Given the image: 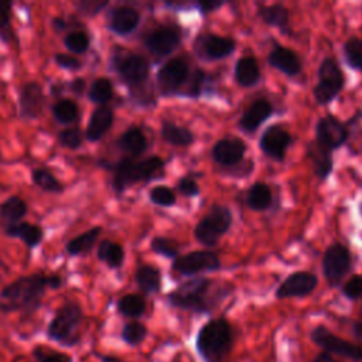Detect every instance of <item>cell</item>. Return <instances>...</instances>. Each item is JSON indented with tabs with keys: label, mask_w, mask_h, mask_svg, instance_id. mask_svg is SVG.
I'll list each match as a JSON object with an SVG mask.
<instances>
[{
	"label": "cell",
	"mask_w": 362,
	"mask_h": 362,
	"mask_svg": "<svg viewBox=\"0 0 362 362\" xmlns=\"http://www.w3.org/2000/svg\"><path fill=\"white\" fill-rule=\"evenodd\" d=\"M102 362H120V361L115 356H102Z\"/></svg>",
	"instance_id": "680465c9"
},
{
	"label": "cell",
	"mask_w": 362,
	"mask_h": 362,
	"mask_svg": "<svg viewBox=\"0 0 362 362\" xmlns=\"http://www.w3.org/2000/svg\"><path fill=\"white\" fill-rule=\"evenodd\" d=\"M164 165V161L158 156H151L148 158L136 161L130 157L122 158L113 170L112 185L117 194L124 191L127 187L147 181L153 178Z\"/></svg>",
	"instance_id": "277c9868"
},
{
	"label": "cell",
	"mask_w": 362,
	"mask_h": 362,
	"mask_svg": "<svg viewBox=\"0 0 362 362\" xmlns=\"http://www.w3.org/2000/svg\"><path fill=\"white\" fill-rule=\"evenodd\" d=\"M31 180L35 185H38L41 189L47 192H61L62 185L61 182L54 177V174L45 168H35L31 171Z\"/></svg>",
	"instance_id": "f35d334b"
},
{
	"label": "cell",
	"mask_w": 362,
	"mask_h": 362,
	"mask_svg": "<svg viewBox=\"0 0 362 362\" xmlns=\"http://www.w3.org/2000/svg\"><path fill=\"white\" fill-rule=\"evenodd\" d=\"M348 136L346 126L332 115L320 117L315 124V141L331 153L345 144Z\"/></svg>",
	"instance_id": "4fadbf2b"
},
{
	"label": "cell",
	"mask_w": 362,
	"mask_h": 362,
	"mask_svg": "<svg viewBox=\"0 0 362 362\" xmlns=\"http://www.w3.org/2000/svg\"><path fill=\"white\" fill-rule=\"evenodd\" d=\"M345 85L344 72L334 57L322 59L318 68V82L314 86L313 96L318 105H328L332 102Z\"/></svg>",
	"instance_id": "52a82bcc"
},
{
	"label": "cell",
	"mask_w": 362,
	"mask_h": 362,
	"mask_svg": "<svg viewBox=\"0 0 362 362\" xmlns=\"http://www.w3.org/2000/svg\"><path fill=\"white\" fill-rule=\"evenodd\" d=\"M106 4H107V1H95V0H92V1H82L81 3V8H82L83 13L93 16V14L99 13Z\"/></svg>",
	"instance_id": "f907efd6"
},
{
	"label": "cell",
	"mask_w": 362,
	"mask_h": 362,
	"mask_svg": "<svg viewBox=\"0 0 362 362\" xmlns=\"http://www.w3.org/2000/svg\"><path fill=\"white\" fill-rule=\"evenodd\" d=\"M54 119L62 124L74 123L79 116V109L76 103L71 99H59L52 106Z\"/></svg>",
	"instance_id": "d590c367"
},
{
	"label": "cell",
	"mask_w": 362,
	"mask_h": 362,
	"mask_svg": "<svg viewBox=\"0 0 362 362\" xmlns=\"http://www.w3.org/2000/svg\"><path fill=\"white\" fill-rule=\"evenodd\" d=\"M11 17V3L0 1V40L10 42L14 38V31L10 23Z\"/></svg>",
	"instance_id": "b9f144b4"
},
{
	"label": "cell",
	"mask_w": 362,
	"mask_h": 362,
	"mask_svg": "<svg viewBox=\"0 0 362 362\" xmlns=\"http://www.w3.org/2000/svg\"><path fill=\"white\" fill-rule=\"evenodd\" d=\"M117 146L120 150L129 153L130 156H140L147 148V139L141 129L129 127L117 140Z\"/></svg>",
	"instance_id": "4316f807"
},
{
	"label": "cell",
	"mask_w": 362,
	"mask_h": 362,
	"mask_svg": "<svg viewBox=\"0 0 362 362\" xmlns=\"http://www.w3.org/2000/svg\"><path fill=\"white\" fill-rule=\"evenodd\" d=\"M54 59L61 68H65L69 71H76L82 66V62L76 57L69 55V54H57L54 57Z\"/></svg>",
	"instance_id": "681fc988"
},
{
	"label": "cell",
	"mask_w": 362,
	"mask_h": 362,
	"mask_svg": "<svg viewBox=\"0 0 362 362\" xmlns=\"http://www.w3.org/2000/svg\"><path fill=\"white\" fill-rule=\"evenodd\" d=\"M314 362H337V361H335L329 354H327V352H321V354H318V355L315 356Z\"/></svg>",
	"instance_id": "9f6ffc18"
},
{
	"label": "cell",
	"mask_w": 362,
	"mask_h": 362,
	"mask_svg": "<svg viewBox=\"0 0 362 362\" xmlns=\"http://www.w3.org/2000/svg\"><path fill=\"white\" fill-rule=\"evenodd\" d=\"M235 79L243 88L255 86L260 79V68L257 61L250 55L239 58L235 64Z\"/></svg>",
	"instance_id": "d4e9b609"
},
{
	"label": "cell",
	"mask_w": 362,
	"mask_h": 362,
	"mask_svg": "<svg viewBox=\"0 0 362 362\" xmlns=\"http://www.w3.org/2000/svg\"><path fill=\"white\" fill-rule=\"evenodd\" d=\"M267 62L281 74L287 76H296L301 72L303 64L300 57L290 48L276 45L267 57Z\"/></svg>",
	"instance_id": "ffe728a7"
},
{
	"label": "cell",
	"mask_w": 362,
	"mask_h": 362,
	"mask_svg": "<svg viewBox=\"0 0 362 362\" xmlns=\"http://www.w3.org/2000/svg\"><path fill=\"white\" fill-rule=\"evenodd\" d=\"M221 267L219 257L211 250H197L174 259L173 272L182 276H192L202 272H214Z\"/></svg>",
	"instance_id": "7c38bea8"
},
{
	"label": "cell",
	"mask_w": 362,
	"mask_h": 362,
	"mask_svg": "<svg viewBox=\"0 0 362 362\" xmlns=\"http://www.w3.org/2000/svg\"><path fill=\"white\" fill-rule=\"evenodd\" d=\"M351 252L345 245L334 243L328 246L321 262L324 277L327 279L328 284L332 287L338 286L351 270Z\"/></svg>",
	"instance_id": "30bf717a"
},
{
	"label": "cell",
	"mask_w": 362,
	"mask_h": 362,
	"mask_svg": "<svg viewBox=\"0 0 362 362\" xmlns=\"http://www.w3.org/2000/svg\"><path fill=\"white\" fill-rule=\"evenodd\" d=\"M291 144L290 133L280 124L269 126L260 136L259 146L264 156L274 161H283L286 151Z\"/></svg>",
	"instance_id": "9a60e30c"
},
{
	"label": "cell",
	"mask_w": 362,
	"mask_h": 362,
	"mask_svg": "<svg viewBox=\"0 0 362 362\" xmlns=\"http://www.w3.org/2000/svg\"><path fill=\"white\" fill-rule=\"evenodd\" d=\"M85 89V81L82 78H75L71 83V90L76 95H81Z\"/></svg>",
	"instance_id": "db71d44e"
},
{
	"label": "cell",
	"mask_w": 362,
	"mask_h": 362,
	"mask_svg": "<svg viewBox=\"0 0 362 362\" xmlns=\"http://www.w3.org/2000/svg\"><path fill=\"white\" fill-rule=\"evenodd\" d=\"M44 106L42 88L37 82L25 83L20 90V113L25 119H35Z\"/></svg>",
	"instance_id": "44dd1931"
},
{
	"label": "cell",
	"mask_w": 362,
	"mask_h": 362,
	"mask_svg": "<svg viewBox=\"0 0 362 362\" xmlns=\"http://www.w3.org/2000/svg\"><path fill=\"white\" fill-rule=\"evenodd\" d=\"M342 294L349 300H362V276L349 277L342 286Z\"/></svg>",
	"instance_id": "7dc6e473"
},
{
	"label": "cell",
	"mask_w": 362,
	"mask_h": 362,
	"mask_svg": "<svg viewBox=\"0 0 362 362\" xmlns=\"http://www.w3.org/2000/svg\"><path fill=\"white\" fill-rule=\"evenodd\" d=\"M112 96H113V85L107 78L95 79L93 83L90 85L89 93H88V98L92 102L102 105V106H105V103L107 100H110Z\"/></svg>",
	"instance_id": "74e56055"
},
{
	"label": "cell",
	"mask_w": 362,
	"mask_h": 362,
	"mask_svg": "<svg viewBox=\"0 0 362 362\" xmlns=\"http://www.w3.org/2000/svg\"><path fill=\"white\" fill-rule=\"evenodd\" d=\"M150 246H151V250L157 255H161V256L170 257V259H177L178 257V246H177L175 242H173L168 238L157 236L151 240Z\"/></svg>",
	"instance_id": "f6af8a7d"
},
{
	"label": "cell",
	"mask_w": 362,
	"mask_h": 362,
	"mask_svg": "<svg viewBox=\"0 0 362 362\" xmlns=\"http://www.w3.org/2000/svg\"><path fill=\"white\" fill-rule=\"evenodd\" d=\"M147 335V328L141 324V322H137V321H133V322H127L123 329H122V338L126 344L132 345V346H136L139 345L140 342L144 341Z\"/></svg>",
	"instance_id": "60d3db41"
},
{
	"label": "cell",
	"mask_w": 362,
	"mask_h": 362,
	"mask_svg": "<svg viewBox=\"0 0 362 362\" xmlns=\"http://www.w3.org/2000/svg\"><path fill=\"white\" fill-rule=\"evenodd\" d=\"M98 257L99 260L105 262L109 267L117 269L123 264L124 260V250L123 247L112 240H102L98 247Z\"/></svg>",
	"instance_id": "1f68e13d"
},
{
	"label": "cell",
	"mask_w": 362,
	"mask_h": 362,
	"mask_svg": "<svg viewBox=\"0 0 362 362\" xmlns=\"http://www.w3.org/2000/svg\"><path fill=\"white\" fill-rule=\"evenodd\" d=\"M178 192H181L184 197H197L199 195V185L197 181L191 177H181L177 184Z\"/></svg>",
	"instance_id": "c3c4849f"
},
{
	"label": "cell",
	"mask_w": 362,
	"mask_h": 362,
	"mask_svg": "<svg viewBox=\"0 0 362 362\" xmlns=\"http://www.w3.org/2000/svg\"><path fill=\"white\" fill-rule=\"evenodd\" d=\"M232 327L225 318H212L198 331L195 348L205 362H222L232 349Z\"/></svg>",
	"instance_id": "3957f363"
},
{
	"label": "cell",
	"mask_w": 362,
	"mask_h": 362,
	"mask_svg": "<svg viewBox=\"0 0 362 362\" xmlns=\"http://www.w3.org/2000/svg\"><path fill=\"white\" fill-rule=\"evenodd\" d=\"M6 233L13 238H20L27 246H37L42 240V230L37 225L28 222H17L6 226Z\"/></svg>",
	"instance_id": "f1b7e54d"
},
{
	"label": "cell",
	"mask_w": 362,
	"mask_h": 362,
	"mask_svg": "<svg viewBox=\"0 0 362 362\" xmlns=\"http://www.w3.org/2000/svg\"><path fill=\"white\" fill-rule=\"evenodd\" d=\"M65 47L74 54H83L89 48V37L83 31H71L64 38Z\"/></svg>",
	"instance_id": "ee69618b"
},
{
	"label": "cell",
	"mask_w": 362,
	"mask_h": 362,
	"mask_svg": "<svg viewBox=\"0 0 362 362\" xmlns=\"http://www.w3.org/2000/svg\"><path fill=\"white\" fill-rule=\"evenodd\" d=\"M181 42V31L177 27H158L144 37L146 48L157 55L165 57L171 54Z\"/></svg>",
	"instance_id": "2e32d148"
},
{
	"label": "cell",
	"mask_w": 362,
	"mask_h": 362,
	"mask_svg": "<svg viewBox=\"0 0 362 362\" xmlns=\"http://www.w3.org/2000/svg\"><path fill=\"white\" fill-rule=\"evenodd\" d=\"M205 79H206L205 72L197 68L195 71H192L189 74L184 88L180 92V95L181 96H188V98H198L202 93V88H204Z\"/></svg>",
	"instance_id": "ab89813d"
},
{
	"label": "cell",
	"mask_w": 362,
	"mask_h": 362,
	"mask_svg": "<svg viewBox=\"0 0 362 362\" xmlns=\"http://www.w3.org/2000/svg\"><path fill=\"white\" fill-rule=\"evenodd\" d=\"M113 120H115V115L109 106L98 107L89 119V123L85 132L86 139L89 141L100 140L106 134V132L112 127Z\"/></svg>",
	"instance_id": "cb8c5ba5"
},
{
	"label": "cell",
	"mask_w": 362,
	"mask_h": 362,
	"mask_svg": "<svg viewBox=\"0 0 362 362\" xmlns=\"http://www.w3.org/2000/svg\"><path fill=\"white\" fill-rule=\"evenodd\" d=\"M27 214V204L20 197H10L0 205V218L10 223H17Z\"/></svg>",
	"instance_id": "836d02e7"
},
{
	"label": "cell",
	"mask_w": 362,
	"mask_h": 362,
	"mask_svg": "<svg viewBox=\"0 0 362 362\" xmlns=\"http://www.w3.org/2000/svg\"><path fill=\"white\" fill-rule=\"evenodd\" d=\"M235 48H236L235 40L229 37H221L212 33H205L198 35L194 42L195 52L201 58L209 59V61L223 59L229 57L235 51Z\"/></svg>",
	"instance_id": "5bb4252c"
},
{
	"label": "cell",
	"mask_w": 362,
	"mask_h": 362,
	"mask_svg": "<svg viewBox=\"0 0 362 362\" xmlns=\"http://www.w3.org/2000/svg\"><path fill=\"white\" fill-rule=\"evenodd\" d=\"M109 28L117 35H127L140 23V13L130 6H117L109 13Z\"/></svg>",
	"instance_id": "7402d4cb"
},
{
	"label": "cell",
	"mask_w": 362,
	"mask_h": 362,
	"mask_svg": "<svg viewBox=\"0 0 362 362\" xmlns=\"http://www.w3.org/2000/svg\"><path fill=\"white\" fill-rule=\"evenodd\" d=\"M189 74V66L182 58L168 59L157 72V83L160 92L165 96L175 93L180 95Z\"/></svg>",
	"instance_id": "8fae6325"
},
{
	"label": "cell",
	"mask_w": 362,
	"mask_h": 362,
	"mask_svg": "<svg viewBox=\"0 0 362 362\" xmlns=\"http://www.w3.org/2000/svg\"><path fill=\"white\" fill-rule=\"evenodd\" d=\"M82 321V308L75 301L65 303L54 315L48 325V337L59 344L72 346L78 342V327Z\"/></svg>",
	"instance_id": "5b68a950"
},
{
	"label": "cell",
	"mask_w": 362,
	"mask_h": 362,
	"mask_svg": "<svg viewBox=\"0 0 362 362\" xmlns=\"http://www.w3.org/2000/svg\"><path fill=\"white\" fill-rule=\"evenodd\" d=\"M273 105L266 99H256L252 105L243 112L239 119V127L247 134H253L260 124L269 119L273 113Z\"/></svg>",
	"instance_id": "d6986e66"
},
{
	"label": "cell",
	"mask_w": 362,
	"mask_h": 362,
	"mask_svg": "<svg viewBox=\"0 0 362 362\" xmlns=\"http://www.w3.org/2000/svg\"><path fill=\"white\" fill-rule=\"evenodd\" d=\"M310 338L315 345L322 348L329 355L334 354L354 362H362V346L335 335L324 325H317L315 328H313V331L310 332Z\"/></svg>",
	"instance_id": "9c48e42d"
},
{
	"label": "cell",
	"mask_w": 362,
	"mask_h": 362,
	"mask_svg": "<svg viewBox=\"0 0 362 362\" xmlns=\"http://www.w3.org/2000/svg\"><path fill=\"white\" fill-rule=\"evenodd\" d=\"M58 141L61 143V146L75 150L82 144V133L81 129L78 127H68L65 130H62L58 136Z\"/></svg>",
	"instance_id": "bcb514c9"
},
{
	"label": "cell",
	"mask_w": 362,
	"mask_h": 362,
	"mask_svg": "<svg viewBox=\"0 0 362 362\" xmlns=\"http://www.w3.org/2000/svg\"><path fill=\"white\" fill-rule=\"evenodd\" d=\"M318 286V279L311 272H296L290 274L276 290L277 298L305 297L311 294Z\"/></svg>",
	"instance_id": "e0dca14e"
},
{
	"label": "cell",
	"mask_w": 362,
	"mask_h": 362,
	"mask_svg": "<svg viewBox=\"0 0 362 362\" xmlns=\"http://www.w3.org/2000/svg\"><path fill=\"white\" fill-rule=\"evenodd\" d=\"M307 157L311 163L314 174L320 180H325L332 173L334 161H332V153L327 148H324L321 144H318L315 140L307 144Z\"/></svg>",
	"instance_id": "603a6c76"
},
{
	"label": "cell",
	"mask_w": 362,
	"mask_h": 362,
	"mask_svg": "<svg viewBox=\"0 0 362 362\" xmlns=\"http://www.w3.org/2000/svg\"><path fill=\"white\" fill-rule=\"evenodd\" d=\"M229 290L230 287L223 288L221 284H215L206 277H197L181 283L167 296V301L170 305L181 310L209 313L228 296Z\"/></svg>",
	"instance_id": "6da1fadb"
},
{
	"label": "cell",
	"mask_w": 362,
	"mask_h": 362,
	"mask_svg": "<svg viewBox=\"0 0 362 362\" xmlns=\"http://www.w3.org/2000/svg\"><path fill=\"white\" fill-rule=\"evenodd\" d=\"M52 25H54V28H55L57 31H61V30H64V28L66 27V23H65L62 18L57 17V18L52 20Z\"/></svg>",
	"instance_id": "6f0895ef"
},
{
	"label": "cell",
	"mask_w": 362,
	"mask_h": 362,
	"mask_svg": "<svg viewBox=\"0 0 362 362\" xmlns=\"http://www.w3.org/2000/svg\"><path fill=\"white\" fill-rule=\"evenodd\" d=\"M102 232V228L100 226H95L83 233H81L79 236L74 238L72 240H69L65 246L66 252L72 256H76V255H82V253H86L92 249V246L95 245L96 239L99 238Z\"/></svg>",
	"instance_id": "4dcf8cb0"
},
{
	"label": "cell",
	"mask_w": 362,
	"mask_h": 362,
	"mask_svg": "<svg viewBox=\"0 0 362 362\" xmlns=\"http://www.w3.org/2000/svg\"><path fill=\"white\" fill-rule=\"evenodd\" d=\"M148 198L154 205L158 206H173L175 204L174 191L165 185L153 187L148 192Z\"/></svg>",
	"instance_id": "7bdbcfd3"
},
{
	"label": "cell",
	"mask_w": 362,
	"mask_h": 362,
	"mask_svg": "<svg viewBox=\"0 0 362 362\" xmlns=\"http://www.w3.org/2000/svg\"><path fill=\"white\" fill-rule=\"evenodd\" d=\"M259 17L262 21L272 27L284 28L288 24V10L281 4H270L259 7Z\"/></svg>",
	"instance_id": "d6a6232c"
},
{
	"label": "cell",
	"mask_w": 362,
	"mask_h": 362,
	"mask_svg": "<svg viewBox=\"0 0 362 362\" xmlns=\"http://www.w3.org/2000/svg\"><path fill=\"white\" fill-rule=\"evenodd\" d=\"M112 65L120 79L132 89L140 88L150 74V64L144 57L120 48L115 51Z\"/></svg>",
	"instance_id": "ba28073f"
},
{
	"label": "cell",
	"mask_w": 362,
	"mask_h": 362,
	"mask_svg": "<svg viewBox=\"0 0 362 362\" xmlns=\"http://www.w3.org/2000/svg\"><path fill=\"white\" fill-rule=\"evenodd\" d=\"M61 283L59 276L31 274L20 277L0 291V310L6 313L35 310L41 303L45 288H58Z\"/></svg>",
	"instance_id": "7a4b0ae2"
},
{
	"label": "cell",
	"mask_w": 362,
	"mask_h": 362,
	"mask_svg": "<svg viewBox=\"0 0 362 362\" xmlns=\"http://www.w3.org/2000/svg\"><path fill=\"white\" fill-rule=\"evenodd\" d=\"M344 58L346 61V64L362 74V38H349L345 44H344Z\"/></svg>",
	"instance_id": "8d00e7d4"
},
{
	"label": "cell",
	"mask_w": 362,
	"mask_h": 362,
	"mask_svg": "<svg viewBox=\"0 0 362 362\" xmlns=\"http://www.w3.org/2000/svg\"><path fill=\"white\" fill-rule=\"evenodd\" d=\"M352 332H354V335L362 342V321L354 322V325H352Z\"/></svg>",
	"instance_id": "11a10c76"
},
{
	"label": "cell",
	"mask_w": 362,
	"mask_h": 362,
	"mask_svg": "<svg viewBox=\"0 0 362 362\" xmlns=\"http://www.w3.org/2000/svg\"><path fill=\"white\" fill-rule=\"evenodd\" d=\"M136 283L146 294H153L161 288V273L151 264H143L136 270Z\"/></svg>",
	"instance_id": "83f0119b"
},
{
	"label": "cell",
	"mask_w": 362,
	"mask_h": 362,
	"mask_svg": "<svg viewBox=\"0 0 362 362\" xmlns=\"http://www.w3.org/2000/svg\"><path fill=\"white\" fill-rule=\"evenodd\" d=\"M161 137L175 147H187L194 143V134L188 127L178 126L168 120H164L161 124Z\"/></svg>",
	"instance_id": "484cf974"
},
{
	"label": "cell",
	"mask_w": 362,
	"mask_h": 362,
	"mask_svg": "<svg viewBox=\"0 0 362 362\" xmlns=\"http://www.w3.org/2000/svg\"><path fill=\"white\" fill-rule=\"evenodd\" d=\"M40 362H72V358L66 354H48L44 355Z\"/></svg>",
	"instance_id": "f5cc1de1"
},
{
	"label": "cell",
	"mask_w": 362,
	"mask_h": 362,
	"mask_svg": "<svg viewBox=\"0 0 362 362\" xmlns=\"http://www.w3.org/2000/svg\"><path fill=\"white\" fill-rule=\"evenodd\" d=\"M246 150H247V146L243 140L238 137H225L218 140L214 144L211 150V156L215 163L223 167H232L242 163L246 154Z\"/></svg>",
	"instance_id": "ac0fdd59"
},
{
	"label": "cell",
	"mask_w": 362,
	"mask_h": 362,
	"mask_svg": "<svg viewBox=\"0 0 362 362\" xmlns=\"http://www.w3.org/2000/svg\"><path fill=\"white\" fill-rule=\"evenodd\" d=\"M197 6H198V8L201 10V13H202V14H208V13H212V11H215L216 8L222 7V6H223V1H218V0L199 1Z\"/></svg>",
	"instance_id": "816d5d0a"
},
{
	"label": "cell",
	"mask_w": 362,
	"mask_h": 362,
	"mask_svg": "<svg viewBox=\"0 0 362 362\" xmlns=\"http://www.w3.org/2000/svg\"><path fill=\"white\" fill-rule=\"evenodd\" d=\"M273 194L269 185L263 182L253 184L246 194V204L253 211H264L272 205Z\"/></svg>",
	"instance_id": "f546056e"
},
{
	"label": "cell",
	"mask_w": 362,
	"mask_h": 362,
	"mask_svg": "<svg viewBox=\"0 0 362 362\" xmlns=\"http://www.w3.org/2000/svg\"><path fill=\"white\" fill-rule=\"evenodd\" d=\"M232 225V212L228 206L215 204L209 208L208 214L195 225L194 236L197 242L206 247L218 243L219 238L225 235Z\"/></svg>",
	"instance_id": "8992f818"
},
{
	"label": "cell",
	"mask_w": 362,
	"mask_h": 362,
	"mask_svg": "<svg viewBox=\"0 0 362 362\" xmlns=\"http://www.w3.org/2000/svg\"><path fill=\"white\" fill-rule=\"evenodd\" d=\"M117 310L122 315L129 318H137L146 311V301L139 294H126L117 303Z\"/></svg>",
	"instance_id": "e575fe53"
}]
</instances>
